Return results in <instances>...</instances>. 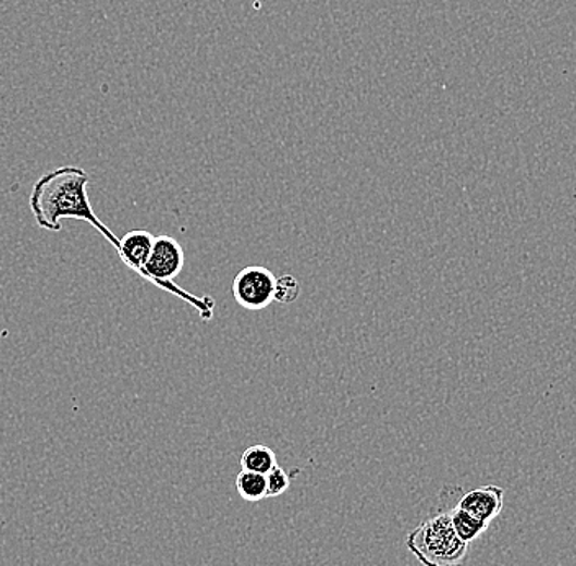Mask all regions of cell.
<instances>
[{"label":"cell","instance_id":"obj_1","mask_svg":"<svg viewBox=\"0 0 576 566\" xmlns=\"http://www.w3.org/2000/svg\"><path fill=\"white\" fill-rule=\"evenodd\" d=\"M89 174L76 165H63L38 179L30 195V208L38 226L61 231L64 218L83 220L96 227L113 247L119 249L120 239L100 221L90 205L87 185Z\"/></svg>","mask_w":576,"mask_h":566},{"label":"cell","instance_id":"obj_2","mask_svg":"<svg viewBox=\"0 0 576 566\" xmlns=\"http://www.w3.org/2000/svg\"><path fill=\"white\" fill-rule=\"evenodd\" d=\"M406 546L422 566H464L468 543L455 532L449 513L419 524L406 537Z\"/></svg>","mask_w":576,"mask_h":566},{"label":"cell","instance_id":"obj_3","mask_svg":"<svg viewBox=\"0 0 576 566\" xmlns=\"http://www.w3.org/2000/svg\"><path fill=\"white\" fill-rule=\"evenodd\" d=\"M277 276L266 267L249 266L240 270L233 282L234 300L250 311L264 310L273 302Z\"/></svg>","mask_w":576,"mask_h":566},{"label":"cell","instance_id":"obj_4","mask_svg":"<svg viewBox=\"0 0 576 566\" xmlns=\"http://www.w3.org/2000/svg\"><path fill=\"white\" fill-rule=\"evenodd\" d=\"M184 263V249L179 241L161 234V236H155L151 254H149L142 276L151 280L156 285L169 288L166 283L171 282L182 272Z\"/></svg>","mask_w":576,"mask_h":566},{"label":"cell","instance_id":"obj_5","mask_svg":"<svg viewBox=\"0 0 576 566\" xmlns=\"http://www.w3.org/2000/svg\"><path fill=\"white\" fill-rule=\"evenodd\" d=\"M504 506V490L494 484H487V487L475 488V490L468 491L461 501L457 503V507L467 510L471 516L477 519L483 520L485 524L490 526Z\"/></svg>","mask_w":576,"mask_h":566},{"label":"cell","instance_id":"obj_6","mask_svg":"<svg viewBox=\"0 0 576 566\" xmlns=\"http://www.w3.org/2000/svg\"><path fill=\"white\" fill-rule=\"evenodd\" d=\"M152 243L155 236L149 231L133 230L128 231L125 236L120 239L119 256L122 257L123 262L142 275L145 270L146 262H148L149 254H151Z\"/></svg>","mask_w":576,"mask_h":566},{"label":"cell","instance_id":"obj_7","mask_svg":"<svg viewBox=\"0 0 576 566\" xmlns=\"http://www.w3.org/2000/svg\"><path fill=\"white\" fill-rule=\"evenodd\" d=\"M243 470L254 471V473L267 475L277 467L275 452L267 445L257 444L246 448L240 460Z\"/></svg>","mask_w":576,"mask_h":566},{"label":"cell","instance_id":"obj_8","mask_svg":"<svg viewBox=\"0 0 576 566\" xmlns=\"http://www.w3.org/2000/svg\"><path fill=\"white\" fill-rule=\"evenodd\" d=\"M449 516H451L452 526H454L457 536L467 543L477 540L490 527L483 520L477 519V517L471 516L467 510L457 506L449 513Z\"/></svg>","mask_w":576,"mask_h":566},{"label":"cell","instance_id":"obj_9","mask_svg":"<svg viewBox=\"0 0 576 566\" xmlns=\"http://www.w3.org/2000/svg\"><path fill=\"white\" fill-rule=\"evenodd\" d=\"M236 490L247 503H259L267 497L266 475L241 470L236 477Z\"/></svg>","mask_w":576,"mask_h":566},{"label":"cell","instance_id":"obj_10","mask_svg":"<svg viewBox=\"0 0 576 566\" xmlns=\"http://www.w3.org/2000/svg\"><path fill=\"white\" fill-rule=\"evenodd\" d=\"M302 285L297 276L282 275L277 279L275 292H273V302L282 305H291L301 297Z\"/></svg>","mask_w":576,"mask_h":566},{"label":"cell","instance_id":"obj_11","mask_svg":"<svg viewBox=\"0 0 576 566\" xmlns=\"http://www.w3.org/2000/svg\"><path fill=\"white\" fill-rule=\"evenodd\" d=\"M266 481L267 497L280 496V494L285 493V491L289 490V487H291V477H289V473H286L283 468H280L279 465L266 475Z\"/></svg>","mask_w":576,"mask_h":566}]
</instances>
